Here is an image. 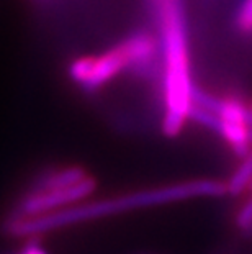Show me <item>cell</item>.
<instances>
[{
	"label": "cell",
	"instance_id": "cell-2",
	"mask_svg": "<svg viewBox=\"0 0 252 254\" xmlns=\"http://www.w3.org/2000/svg\"><path fill=\"white\" fill-rule=\"evenodd\" d=\"M157 26L160 63H162L164 120L162 131L175 136L189 120L192 107L189 30L185 0H146Z\"/></svg>",
	"mask_w": 252,
	"mask_h": 254
},
{
	"label": "cell",
	"instance_id": "cell-7",
	"mask_svg": "<svg viewBox=\"0 0 252 254\" xmlns=\"http://www.w3.org/2000/svg\"><path fill=\"white\" fill-rule=\"evenodd\" d=\"M234 23L244 33H252V0L241 2L238 12H236Z\"/></svg>",
	"mask_w": 252,
	"mask_h": 254
},
{
	"label": "cell",
	"instance_id": "cell-9",
	"mask_svg": "<svg viewBox=\"0 0 252 254\" xmlns=\"http://www.w3.org/2000/svg\"><path fill=\"white\" fill-rule=\"evenodd\" d=\"M23 254H45V253H43L41 248L38 246H30V248H26Z\"/></svg>",
	"mask_w": 252,
	"mask_h": 254
},
{
	"label": "cell",
	"instance_id": "cell-3",
	"mask_svg": "<svg viewBox=\"0 0 252 254\" xmlns=\"http://www.w3.org/2000/svg\"><path fill=\"white\" fill-rule=\"evenodd\" d=\"M157 61L159 41L146 31H136L103 55L76 59L69 66V77L82 90L94 92L123 71L149 77L157 71Z\"/></svg>",
	"mask_w": 252,
	"mask_h": 254
},
{
	"label": "cell",
	"instance_id": "cell-5",
	"mask_svg": "<svg viewBox=\"0 0 252 254\" xmlns=\"http://www.w3.org/2000/svg\"><path fill=\"white\" fill-rule=\"evenodd\" d=\"M251 184H252V151L248 156H244L241 166L233 172V176L226 182L228 193L229 195H238L244 189L251 187Z\"/></svg>",
	"mask_w": 252,
	"mask_h": 254
},
{
	"label": "cell",
	"instance_id": "cell-8",
	"mask_svg": "<svg viewBox=\"0 0 252 254\" xmlns=\"http://www.w3.org/2000/svg\"><path fill=\"white\" fill-rule=\"evenodd\" d=\"M236 223L246 235H252V197L248 200V203L244 205L243 210L238 215Z\"/></svg>",
	"mask_w": 252,
	"mask_h": 254
},
{
	"label": "cell",
	"instance_id": "cell-10",
	"mask_svg": "<svg viewBox=\"0 0 252 254\" xmlns=\"http://www.w3.org/2000/svg\"><path fill=\"white\" fill-rule=\"evenodd\" d=\"M246 120H248V125L252 127V110L248 109V112H246Z\"/></svg>",
	"mask_w": 252,
	"mask_h": 254
},
{
	"label": "cell",
	"instance_id": "cell-6",
	"mask_svg": "<svg viewBox=\"0 0 252 254\" xmlns=\"http://www.w3.org/2000/svg\"><path fill=\"white\" fill-rule=\"evenodd\" d=\"M189 120H194L197 123H200L202 127H205L208 129H211L216 134L223 138V133H224V122L223 118L218 115V113L210 112L203 107H198L195 104H192L190 110H189Z\"/></svg>",
	"mask_w": 252,
	"mask_h": 254
},
{
	"label": "cell",
	"instance_id": "cell-1",
	"mask_svg": "<svg viewBox=\"0 0 252 254\" xmlns=\"http://www.w3.org/2000/svg\"><path fill=\"white\" fill-rule=\"evenodd\" d=\"M228 193L226 182L214 179H198L172 184V186L152 187L144 190L131 192L128 195H118L110 198H100L94 202H79L71 207L61 208L57 212L40 215L31 218H10L5 221V231L12 236H33L48 233L52 230H61L66 226L85 223L110 215L126 213L133 210L157 207V205L184 202L192 198L223 197Z\"/></svg>",
	"mask_w": 252,
	"mask_h": 254
},
{
	"label": "cell",
	"instance_id": "cell-4",
	"mask_svg": "<svg viewBox=\"0 0 252 254\" xmlns=\"http://www.w3.org/2000/svg\"><path fill=\"white\" fill-rule=\"evenodd\" d=\"M95 190V181L85 177L82 182L64 189H48V190H33L13 208L10 218H31L40 215L57 212L61 208L71 207Z\"/></svg>",
	"mask_w": 252,
	"mask_h": 254
}]
</instances>
